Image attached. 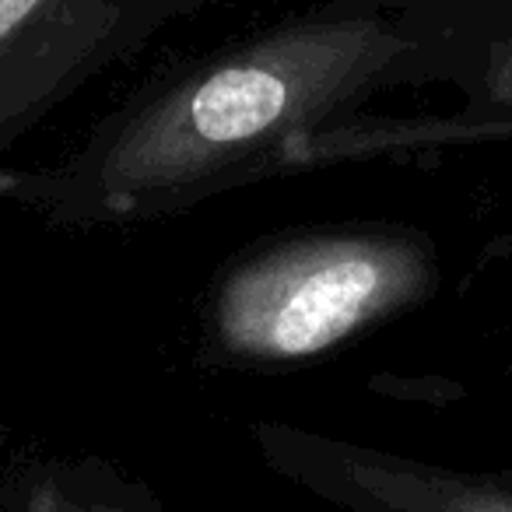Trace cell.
<instances>
[{"mask_svg":"<svg viewBox=\"0 0 512 512\" xmlns=\"http://www.w3.org/2000/svg\"><path fill=\"white\" fill-rule=\"evenodd\" d=\"M512 0H323L165 71L67 155L15 169L4 200L50 228L141 225L288 172L295 144L376 99L467 92Z\"/></svg>","mask_w":512,"mask_h":512,"instance_id":"6da1fadb","label":"cell"},{"mask_svg":"<svg viewBox=\"0 0 512 512\" xmlns=\"http://www.w3.org/2000/svg\"><path fill=\"white\" fill-rule=\"evenodd\" d=\"M439 288V249L411 225L274 235L228 260L207 295V355L232 369H295L404 316Z\"/></svg>","mask_w":512,"mask_h":512,"instance_id":"7a4b0ae2","label":"cell"},{"mask_svg":"<svg viewBox=\"0 0 512 512\" xmlns=\"http://www.w3.org/2000/svg\"><path fill=\"white\" fill-rule=\"evenodd\" d=\"M218 0H0V200L57 109Z\"/></svg>","mask_w":512,"mask_h":512,"instance_id":"3957f363","label":"cell"},{"mask_svg":"<svg viewBox=\"0 0 512 512\" xmlns=\"http://www.w3.org/2000/svg\"><path fill=\"white\" fill-rule=\"evenodd\" d=\"M249 439L274 474L341 512H512V467H442L267 418Z\"/></svg>","mask_w":512,"mask_h":512,"instance_id":"277c9868","label":"cell"},{"mask_svg":"<svg viewBox=\"0 0 512 512\" xmlns=\"http://www.w3.org/2000/svg\"><path fill=\"white\" fill-rule=\"evenodd\" d=\"M467 144H512V116L505 120H453V116H362L344 127L313 134L292 151L295 172L351 162L414 158L428 151L467 148Z\"/></svg>","mask_w":512,"mask_h":512,"instance_id":"5b68a950","label":"cell"},{"mask_svg":"<svg viewBox=\"0 0 512 512\" xmlns=\"http://www.w3.org/2000/svg\"><path fill=\"white\" fill-rule=\"evenodd\" d=\"M57 512H162L144 484L123 477L99 456L53 460Z\"/></svg>","mask_w":512,"mask_h":512,"instance_id":"8992f818","label":"cell"},{"mask_svg":"<svg viewBox=\"0 0 512 512\" xmlns=\"http://www.w3.org/2000/svg\"><path fill=\"white\" fill-rule=\"evenodd\" d=\"M453 120H505L512 116V25L498 36L484 60L474 85L460 95V109H453Z\"/></svg>","mask_w":512,"mask_h":512,"instance_id":"52a82bcc","label":"cell"},{"mask_svg":"<svg viewBox=\"0 0 512 512\" xmlns=\"http://www.w3.org/2000/svg\"><path fill=\"white\" fill-rule=\"evenodd\" d=\"M509 337H512V309H509ZM505 376L512 379V358H509V365H505Z\"/></svg>","mask_w":512,"mask_h":512,"instance_id":"ba28073f","label":"cell"}]
</instances>
